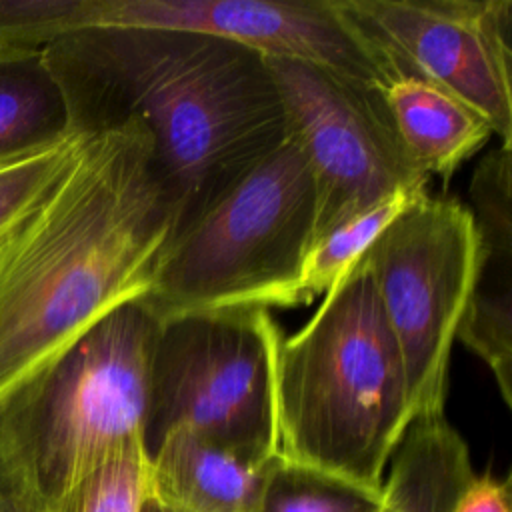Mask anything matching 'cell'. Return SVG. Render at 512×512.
Segmentation results:
<instances>
[{"mask_svg":"<svg viewBox=\"0 0 512 512\" xmlns=\"http://www.w3.org/2000/svg\"><path fill=\"white\" fill-rule=\"evenodd\" d=\"M68 130L94 136L136 120L172 208L170 238L288 136L266 56L178 28L94 26L42 48Z\"/></svg>","mask_w":512,"mask_h":512,"instance_id":"obj_1","label":"cell"},{"mask_svg":"<svg viewBox=\"0 0 512 512\" xmlns=\"http://www.w3.org/2000/svg\"><path fill=\"white\" fill-rule=\"evenodd\" d=\"M170 234L142 124L86 136L46 198L0 240V406L102 316L148 292Z\"/></svg>","mask_w":512,"mask_h":512,"instance_id":"obj_2","label":"cell"},{"mask_svg":"<svg viewBox=\"0 0 512 512\" xmlns=\"http://www.w3.org/2000/svg\"><path fill=\"white\" fill-rule=\"evenodd\" d=\"M416 420L398 342L360 256L276 358L278 456L372 492Z\"/></svg>","mask_w":512,"mask_h":512,"instance_id":"obj_3","label":"cell"},{"mask_svg":"<svg viewBox=\"0 0 512 512\" xmlns=\"http://www.w3.org/2000/svg\"><path fill=\"white\" fill-rule=\"evenodd\" d=\"M158 320L140 298L102 316L0 406V492L58 512L104 458L142 438Z\"/></svg>","mask_w":512,"mask_h":512,"instance_id":"obj_4","label":"cell"},{"mask_svg":"<svg viewBox=\"0 0 512 512\" xmlns=\"http://www.w3.org/2000/svg\"><path fill=\"white\" fill-rule=\"evenodd\" d=\"M316 230L308 162L286 140L176 232L140 298L162 322L224 308H292Z\"/></svg>","mask_w":512,"mask_h":512,"instance_id":"obj_5","label":"cell"},{"mask_svg":"<svg viewBox=\"0 0 512 512\" xmlns=\"http://www.w3.org/2000/svg\"><path fill=\"white\" fill-rule=\"evenodd\" d=\"M284 334L270 310L224 308L158 322L142 444L174 428L246 458L278 456L276 358Z\"/></svg>","mask_w":512,"mask_h":512,"instance_id":"obj_6","label":"cell"},{"mask_svg":"<svg viewBox=\"0 0 512 512\" xmlns=\"http://www.w3.org/2000/svg\"><path fill=\"white\" fill-rule=\"evenodd\" d=\"M362 258L398 342L416 418L444 414L452 344L476 270L468 206L424 194L376 236Z\"/></svg>","mask_w":512,"mask_h":512,"instance_id":"obj_7","label":"cell"},{"mask_svg":"<svg viewBox=\"0 0 512 512\" xmlns=\"http://www.w3.org/2000/svg\"><path fill=\"white\" fill-rule=\"evenodd\" d=\"M266 62L314 180V240L396 192L426 190L428 178L404 154L378 86L310 62Z\"/></svg>","mask_w":512,"mask_h":512,"instance_id":"obj_8","label":"cell"},{"mask_svg":"<svg viewBox=\"0 0 512 512\" xmlns=\"http://www.w3.org/2000/svg\"><path fill=\"white\" fill-rule=\"evenodd\" d=\"M386 74H412L454 94L512 144L510 0H336Z\"/></svg>","mask_w":512,"mask_h":512,"instance_id":"obj_9","label":"cell"},{"mask_svg":"<svg viewBox=\"0 0 512 512\" xmlns=\"http://www.w3.org/2000/svg\"><path fill=\"white\" fill-rule=\"evenodd\" d=\"M94 26L194 30L380 86L376 62L336 0H90Z\"/></svg>","mask_w":512,"mask_h":512,"instance_id":"obj_10","label":"cell"},{"mask_svg":"<svg viewBox=\"0 0 512 512\" xmlns=\"http://www.w3.org/2000/svg\"><path fill=\"white\" fill-rule=\"evenodd\" d=\"M476 270L456 340L490 368L512 406V144L486 152L470 180Z\"/></svg>","mask_w":512,"mask_h":512,"instance_id":"obj_11","label":"cell"},{"mask_svg":"<svg viewBox=\"0 0 512 512\" xmlns=\"http://www.w3.org/2000/svg\"><path fill=\"white\" fill-rule=\"evenodd\" d=\"M150 458V496L164 512H254L266 470L188 428L168 432Z\"/></svg>","mask_w":512,"mask_h":512,"instance_id":"obj_12","label":"cell"},{"mask_svg":"<svg viewBox=\"0 0 512 512\" xmlns=\"http://www.w3.org/2000/svg\"><path fill=\"white\" fill-rule=\"evenodd\" d=\"M378 92L404 154L426 178L448 182L494 134L484 116L424 78L386 74Z\"/></svg>","mask_w":512,"mask_h":512,"instance_id":"obj_13","label":"cell"},{"mask_svg":"<svg viewBox=\"0 0 512 512\" xmlns=\"http://www.w3.org/2000/svg\"><path fill=\"white\" fill-rule=\"evenodd\" d=\"M474 476L466 440L444 414H434L408 426L382 488L390 512H452Z\"/></svg>","mask_w":512,"mask_h":512,"instance_id":"obj_14","label":"cell"},{"mask_svg":"<svg viewBox=\"0 0 512 512\" xmlns=\"http://www.w3.org/2000/svg\"><path fill=\"white\" fill-rule=\"evenodd\" d=\"M66 136V102L44 50L0 48V160Z\"/></svg>","mask_w":512,"mask_h":512,"instance_id":"obj_15","label":"cell"},{"mask_svg":"<svg viewBox=\"0 0 512 512\" xmlns=\"http://www.w3.org/2000/svg\"><path fill=\"white\" fill-rule=\"evenodd\" d=\"M254 512H386V496L340 476L276 456Z\"/></svg>","mask_w":512,"mask_h":512,"instance_id":"obj_16","label":"cell"},{"mask_svg":"<svg viewBox=\"0 0 512 512\" xmlns=\"http://www.w3.org/2000/svg\"><path fill=\"white\" fill-rule=\"evenodd\" d=\"M428 190H402L372 208L358 212L318 236L304 260L300 300L308 304L326 290L370 248L376 236L414 200Z\"/></svg>","mask_w":512,"mask_h":512,"instance_id":"obj_17","label":"cell"},{"mask_svg":"<svg viewBox=\"0 0 512 512\" xmlns=\"http://www.w3.org/2000/svg\"><path fill=\"white\" fill-rule=\"evenodd\" d=\"M84 138L70 134L50 146L0 160V240L46 198L74 162Z\"/></svg>","mask_w":512,"mask_h":512,"instance_id":"obj_18","label":"cell"},{"mask_svg":"<svg viewBox=\"0 0 512 512\" xmlns=\"http://www.w3.org/2000/svg\"><path fill=\"white\" fill-rule=\"evenodd\" d=\"M150 496V458L134 438L92 468L58 512H140Z\"/></svg>","mask_w":512,"mask_h":512,"instance_id":"obj_19","label":"cell"},{"mask_svg":"<svg viewBox=\"0 0 512 512\" xmlns=\"http://www.w3.org/2000/svg\"><path fill=\"white\" fill-rule=\"evenodd\" d=\"M88 28V0H0V48H44Z\"/></svg>","mask_w":512,"mask_h":512,"instance_id":"obj_20","label":"cell"},{"mask_svg":"<svg viewBox=\"0 0 512 512\" xmlns=\"http://www.w3.org/2000/svg\"><path fill=\"white\" fill-rule=\"evenodd\" d=\"M452 512H512L510 478L476 474L456 500Z\"/></svg>","mask_w":512,"mask_h":512,"instance_id":"obj_21","label":"cell"},{"mask_svg":"<svg viewBox=\"0 0 512 512\" xmlns=\"http://www.w3.org/2000/svg\"><path fill=\"white\" fill-rule=\"evenodd\" d=\"M0 512H22L4 492H0Z\"/></svg>","mask_w":512,"mask_h":512,"instance_id":"obj_22","label":"cell"},{"mask_svg":"<svg viewBox=\"0 0 512 512\" xmlns=\"http://www.w3.org/2000/svg\"><path fill=\"white\" fill-rule=\"evenodd\" d=\"M140 512H164V508L152 498V496H148L146 500H144V504H142V510Z\"/></svg>","mask_w":512,"mask_h":512,"instance_id":"obj_23","label":"cell"},{"mask_svg":"<svg viewBox=\"0 0 512 512\" xmlns=\"http://www.w3.org/2000/svg\"><path fill=\"white\" fill-rule=\"evenodd\" d=\"M386 512H390V508H388V504H386Z\"/></svg>","mask_w":512,"mask_h":512,"instance_id":"obj_24","label":"cell"}]
</instances>
